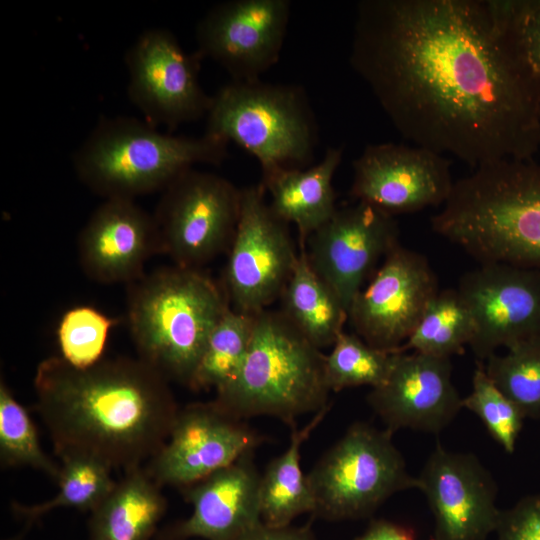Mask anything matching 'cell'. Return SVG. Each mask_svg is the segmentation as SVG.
Masks as SVG:
<instances>
[{"label":"cell","mask_w":540,"mask_h":540,"mask_svg":"<svg viewBox=\"0 0 540 540\" xmlns=\"http://www.w3.org/2000/svg\"><path fill=\"white\" fill-rule=\"evenodd\" d=\"M462 399L452 381L451 358L418 352L394 353L387 378L366 397L391 433L410 429L431 434L455 419Z\"/></svg>","instance_id":"obj_19"},{"label":"cell","mask_w":540,"mask_h":540,"mask_svg":"<svg viewBox=\"0 0 540 540\" xmlns=\"http://www.w3.org/2000/svg\"><path fill=\"white\" fill-rule=\"evenodd\" d=\"M261 183L241 189L240 216L223 284L231 307L256 315L280 298L296 264L288 225L267 202Z\"/></svg>","instance_id":"obj_10"},{"label":"cell","mask_w":540,"mask_h":540,"mask_svg":"<svg viewBox=\"0 0 540 540\" xmlns=\"http://www.w3.org/2000/svg\"><path fill=\"white\" fill-rule=\"evenodd\" d=\"M484 367L525 418L540 419V336L509 347L503 355H491Z\"/></svg>","instance_id":"obj_29"},{"label":"cell","mask_w":540,"mask_h":540,"mask_svg":"<svg viewBox=\"0 0 540 540\" xmlns=\"http://www.w3.org/2000/svg\"><path fill=\"white\" fill-rule=\"evenodd\" d=\"M438 291L437 277L426 257L398 244L353 298L348 320L370 346L396 353Z\"/></svg>","instance_id":"obj_12"},{"label":"cell","mask_w":540,"mask_h":540,"mask_svg":"<svg viewBox=\"0 0 540 540\" xmlns=\"http://www.w3.org/2000/svg\"><path fill=\"white\" fill-rule=\"evenodd\" d=\"M0 460L3 467H29L57 481L60 465L43 451L34 423L2 380L0 383Z\"/></svg>","instance_id":"obj_32"},{"label":"cell","mask_w":540,"mask_h":540,"mask_svg":"<svg viewBox=\"0 0 540 540\" xmlns=\"http://www.w3.org/2000/svg\"><path fill=\"white\" fill-rule=\"evenodd\" d=\"M254 323L255 315L231 307L211 332L188 388L216 391L229 383L246 358Z\"/></svg>","instance_id":"obj_28"},{"label":"cell","mask_w":540,"mask_h":540,"mask_svg":"<svg viewBox=\"0 0 540 540\" xmlns=\"http://www.w3.org/2000/svg\"><path fill=\"white\" fill-rule=\"evenodd\" d=\"M539 119H540V95H539Z\"/></svg>","instance_id":"obj_39"},{"label":"cell","mask_w":540,"mask_h":540,"mask_svg":"<svg viewBox=\"0 0 540 540\" xmlns=\"http://www.w3.org/2000/svg\"><path fill=\"white\" fill-rule=\"evenodd\" d=\"M462 407L474 413L491 437L509 454L523 427L524 415L489 378L484 362L477 361L471 392L462 399Z\"/></svg>","instance_id":"obj_33"},{"label":"cell","mask_w":540,"mask_h":540,"mask_svg":"<svg viewBox=\"0 0 540 540\" xmlns=\"http://www.w3.org/2000/svg\"><path fill=\"white\" fill-rule=\"evenodd\" d=\"M267 438L214 400L179 409L163 447L145 469L161 487L179 489L255 452Z\"/></svg>","instance_id":"obj_13"},{"label":"cell","mask_w":540,"mask_h":540,"mask_svg":"<svg viewBox=\"0 0 540 540\" xmlns=\"http://www.w3.org/2000/svg\"><path fill=\"white\" fill-rule=\"evenodd\" d=\"M241 207V189L217 174L191 168L163 191L153 214L161 253L174 265L200 269L228 252Z\"/></svg>","instance_id":"obj_9"},{"label":"cell","mask_w":540,"mask_h":540,"mask_svg":"<svg viewBox=\"0 0 540 540\" xmlns=\"http://www.w3.org/2000/svg\"><path fill=\"white\" fill-rule=\"evenodd\" d=\"M230 308L223 282L197 268L173 264L128 284L127 320L138 358L186 387Z\"/></svg>","instance_id":"obj_4"},{"label":"cell","mask_w":540,"mask_h":540,"mask_svg":"<svg viewBox=\"0 0 540 540\" xmlns=\"http://www.w3.org/2000/svg\"><path fill=\"white\" fill-rule=\"evenodd\" d=\"M162 487L144 466L124 472L90 512L86 540H151L167 511Z\"/></svg>","instance_id":"obj_23"},{"label":"cell","mask_w":540,"mask_h":540,"mask_svg":"<svg viewBox=\"0 0 540 540\" xmlns=\"http://www.w3.org/2000/svg\"><path fill=\"white\" fill-rule=\"evenodd\" d=\"M60 460V472L56 481L58 492L53 498L32 505L12 503L13 514L24 523L34 524L58 508L91 512L108 496L117 482L111 476L112 469L94 458L72 455Z\"/></svg>","instance_id":"obj_26"},{"label":"cell","mask_w":540,"mask_h":540,"mask_svg":"<svg viewBox=\"0 0 540 540\" xmlns=\"http://www.w3.org/2000/svg\"><path fill=\"white\" fill-rule=\"evenodd\" d=\"M417 478L435 520V540H485L501 510L492 474L472 453L437 443Z\"/></svg>","instance_id":"obj_17"},{"label":"cell","mask_w":540,"mask_h":540,"mask_svg":"<svg viewBox=\"0 0 540 540\" xmlns=\"http://www.w3.org/2000/svg\"><path fill=\"white\" fill-rule=\"evenodd\" d=\"M228 142L163 133L147 121L102 117L72 157L78 179L106 199H131L163 191L195 164L220 165Z\"/></svg>","instance_id":"obj_5"},{"label":"cell","mask_w":540,"mask_h":540,"mask_svg":"<svg viewBox=\"0 0 540 540\" xmlns=\"http://www.w3.org/2000/svg\"><path fill=\"white\" fill-rule=\"evenodd\" d=\"M279 299V311L321 350L332 347L344 331L348 311L335 291L312 268L304 244Z\"/></svg>","instance_id":"obj_24"},{"label":"cell","mask_w":540,"mask_h":540,"mask_svg":"<svg viewBox=\"0 0 540 540\" xmlns=\"http://www.w3.org/2000/svg\"><path fill=\"white\" fill-rule=\"evenodd\" d=\"M352 166L350 195L394 217L443 206L455 183L446 156L416 145L369 144Z\"/></svg>","instance_id":"obj_16"},{"label":"cell","mask_w":540,"mask_h":540,"mask_svg":"<svg viewBox=\"0 0 540 540\" xmlns=\"http://www.w3.org/2000/svg\"><path fill=\"white\" fill-rule=\"evenodd\" d=\"M34 391L60 459L86 456L124 472L163 447L180 409L169 381L138 357L83 368L48 357L36 368Z\"/></svg>","instance_id":"obj_2"},{"label":"cell","mask_w":540,"mask_h":540,"mask_svg":"<svg viewBox=\"0 0 540 540\" xmlns=\"http://www.w3.org/2000/svg\"><path fill=\"white\" fill-rule=\"evenodd\" d=\"M495 532L498 540H540V492L501 510Z\"/></svg>","instance_id":"obj_35"},{"label":"cell","mask_w":540,"mask_h":540,"mask_svg":"<svg viewBox=\"0 0 540 540\" xmlns=\"http://www.w3.org/2000/svg\"><path fill=\"white\" fill-rule=\"evenodd\" d=\"M190 540H197V539H190Z\"/></svg>","instance_id":"obj_40"},{"label":"cell","mask_w":540,"mask_h":540,"mask_svg":"<svg viewBox=\"0 0 540 540\" xmlns=\"http://www.w3.org/2000/svg\"><path fill=\"white\" fill-rule=\"evenodd\" d=\"M234 540H317V537L309 522L301 526H270L262 521Z\"/></svg>","instance_id":"obj_36"},{"label":"cell","mask_w":540,"mask_h":540,"mask_svg":"<svg viewBox=\"0 0 540 540\" xmlns=\"http://www.w3.org/2000/svg\"><path fill=\"white\" fill-rule=\"evenodd\" d=\"M393 433L368 422L351 424L307 473L313 517L327 521L370 517L396 493L416 488Z\"/></svg>","instance_id":"obj_8"},{"label":"cell","mask_w":540,"mask_h":540,"mask_svg":"<svg viewBox=\"0 0 540 540\" xmlns=\"http://www.w3.org/2000/svg\"><path fill=\"white\" fill-rule=\"evenodd\" d=\"M206 133L233 142L259 162L261 173L304 169L318 142L317 122L299 85L233 81L213 95Z\"/></svg>","instance_id":"obj_7"},{"label":"cell","mask_w":540,"mask_h":540,"mask_svg":"<svg viewBox=\"0 0 540 540\" xmlns=\"http://www.w3.org/2000/svg\"><path fill=\"white\" fill-rule=\"evenodd\" d=\"M329 409L330 406L315 413L303 428L291 426L287 449L272 459L261 474L260 509L265 524L290 525L298 516L313 513L314 499L301 467V447Z\"/></svg>","instance_id":"obj_25"},{"label":"cell","mask_w":540,"mask_h":540,"mask_svg":"<svg viewBox=\"0 0 540 540\" xmlns=\"http://www.w3.org/2000/svg\"><path fill=\"white\" fill-rule=\"evenodd\" d=\"M349 62L413 145L473 169L540 150V82L495 35L484 1H359Z\"/></svg>","instance_id":"obj_1"},{"label":"cell","mask_w":540,"mask_h":540,"mask_svg":"<svg viewBox=\"0 0 540 540\" xmlns=\"http://www.w3.org/2000/svg\"><path fill=\"white\" fill-rule=\"evenodd\" d=\"M394 353L376 349L356 333L341 332L325 355V375L331 392L346 388H374L387 378Z\"/></svg>","instance_id":"obj_31"},{"label":"cell","mask_w":540,"mask_h":540,"mask_svg":"<svg viewBox=\"0 0 540 540\" xmlns=\"http://www.w3.org/2000/svg\"><path fill=\"white\" fill-rule=\"evenodd\" d=\"M314 271L349 309L380 259L399 243L394 216L364 202L337 208L306 241Z\"/></svg>","instance_id":"obj_18"},{"label":"cell","mask_w":540,"mask_h":540,"mask_svg":"<svg viewBox=\"0 0 540 540\" xmlns=\"http://www.w3.org/2000/svg\"><path fill=\"white\" fill-rule=\"evenodd\" d=\"M354 540H417V537L407 526L386 519H377L372 520L367 529Z\"/></svg>","instance_id":"obj_37"},{"label":"cell","mask_w":540,"mask_h":540,"mask_svg":"<svg viewBox=\"0 0 540 540\" xmlns=\"http://www.w3.org/2000/svg\"><path fill=\"white\" fill-rule=\"evenodd\" d=\"M484 3L502 45L540 82V0H484Z\"/></svg>","instance_id":"obj_30"},{"label":"cell","mask_w":540,"mask_h":540,"mask_svg":"<svg viewBox=\"0 0 540 540\" xmlns=\"http://www.w3.org/2000/svg\"><path fill=\"white\" fill-rule=\"evenodd\" d=\"M432 230L484 263L540 270V162L500 160L459 180Z\"/></svg>","instance_id":"obj_3"},{"label":"cell","mask_w":540,"mask_h":540,"mask_svg":"<svg viewBox=\"0 0 540 540\" xmlns=\"http://www.w3.org/2000/svg\"><path fill=\"white\" fill-rule=\"evenodd\" d=\"M78 257L83 272L103 284H130L161 253L156 221L131 199H106L82 228Z\"/></svg>","instance_id":"obj_20"},{"label":"cell","mask_w":540,"mask_h":540,"mask_svg":"<svg viewBox=\"0 0 540 540\" xmlns=\"http://www.w3.org/2000/svg\"><path fill=\"white\" fill-rule=\"evenodd\" d=\"M342 158V147H329L313 166L262 174L260 183L270 194L272 211L296 226L302 244L337 210L332 182Z\"/></svg>","instance_id":"obj_22"},{"label":"cell","mask_w":540,"mask_h":540,"mask_svg":"<svg viewBox=\"0 0 540 540\" xmlns=\"http://www.w3.org/2000/svg\"><path fill=\"white\" fill-rule=\"evenodd\" d=\"M254 453L181 488L192 512L158 531L155 540H234L262 522Z\"/></svg>","instance_id":"obj_21"},{"label":"cell","mask_w":540,"mask_h":540,"mask_svg":"<svg viewBox=\"0 0 540 540\" xmlns=\"http://www.w3.org/2000/svg\"><path fill=\"white\" fill-rule=\"evenodd\" d=\"M33 524H30V523H24V527L21 531H19L17 534L5 539V540H23L24 537L27 535V533L29 532L30 528L32 527Z\"/></svg>","instance_id":"obj_38"},{"label":"cell","mask_w":540,"mask_h":540,"mask_svg":"<svg viewBox=\"0 0 540 540\" xmlns=\"http://www.w3.org/2000/svg\"><path fill=\"white\" fill-rule=\"evenodd\" d=\"M330 392L325 354L280 311L265 309L255 315L240 370L213 400L237 418L269 416L291 427L299 416L330 406Z\"/></svg>","instance_id":"obj_6"},{"label":"cell","mask_w":540,"mask_h":540,"mask_svg":"<svg viewBox=\"0 0 540 540\" xmlns=\"http://www.w3.org/2000/svg\"><path fill=\"white\" fill-rule=\"evenodd\" d=\"M290 0H228L197 23V52L223 67L233 81H253L274 66L287 34Z\"/></svg>","instance_id":"obj_15"},{"label":"cell","mask_w":540,"mask_h":540,"mask_svg":"<svg viewBox=\"0 0 540 540\" xmlns=\"http://www.w3.org/2000/svg\"><path fill=\"white\" fill-rule=\"evenodd\" d=\"M115 321L89 306L69 309L58 330L60 356L76 367H87L102 359L107 337Z\"/></svg>","instance_id":"obj_34"},{"label":"cell","mask_w":540,"mask_h":540,"mask_svg":"<svg viewBox=\"0 0 540 540\" xmlns=\"http://www.w3.org/2000/svg\"><path fill=\"white\" fill-rule=\"evenodd\" d=\"M457 290L474 321L469 347L478 361L540 336V270L484 263L465 273Z\"/></svg>","instance_id":"obj_14"},{"label":"cell","mask_w":540,"mask_h":540,"mask_svg":"<svg viewBox=\"0 0 540 540\" xmlns=\"http://www.w3.org/2000/svg\"><path fill=\"white\" fill-rule=\"evenodd\" d=\"M202 59L165 28H149L137 37L125 55L127 93L145 121L171 131L207 116L213 96L199 81Z\"/></svg>","instance_id":"obj_11"},{"label":"cell","mask_w":540,"mask_h":540,"mask_svg":"<svg viewBox=\"0 0 540 540\" xmlns=\"http://www.w3.org/2000/svg\"><path fill=\"white\" fill-rule=\"evenodd\" d=\"M475 332L472 315L457 289H446L428 303L418 325L397 352L413 350L436 357L462 354Z\"/></svg>","instance_id":"obj_27"}]
</instances>
